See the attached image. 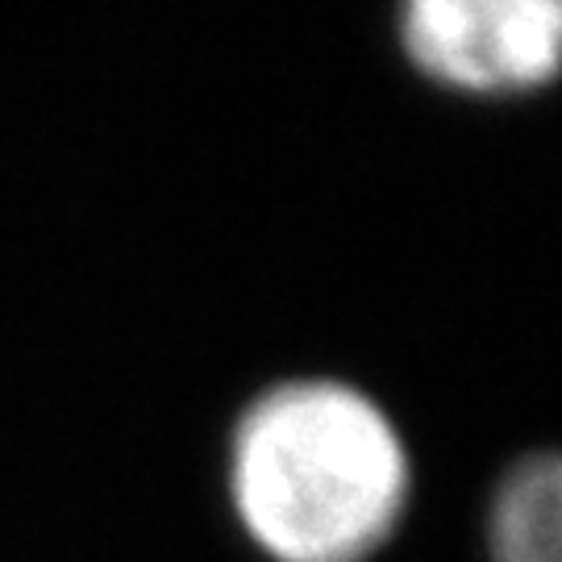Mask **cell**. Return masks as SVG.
Returning a JSON list of instances; mask_svg holds the SVG:
<instances>
[{
    "label": "cell",
    "instance_id": "1",
    "mask_svg": "<svg viewBox=\"0 0 562 562\" xmlns=\"http://www.w3.org/2000/svg\"><path fill=\"white\" fill-rule=\"evenodd\" d=\"M408 450L367 392L338 380L267 387L229 438V504L276 562H362L408 504Z\"/></svg>",
    "mask_w": 562,
    "mask_h": 562
},
{
    "label": "cell",
    "instance_id": "2",
    "mask_svg": "<svg viewBox=\"0 0 562 562\" xmlns=\"http://www.w3.org/2000/svg\"><path fill=\"white\" fill-rule=\"evenodd\" d=\"M404 55L471 97H517L562 71V0H417L401 13Z\"/></svg>",
    "mask_w": 562,
    "mask_h": 562
},
{
    "label": "cell",
    "instance_id": "3",
    "mask_svg": "<svg viewBox=\"0 0 562 562\" xmlns=\"http://www.w3.org/2000/svg\"><path fill=\"white\" fill-rule=\"evenodd\" d=\"M492 562H562V450H538L501 475L487 508Z\"/></svg>",
    "mask_w": 562,
    "mask_h": 562
}]
</instances>
